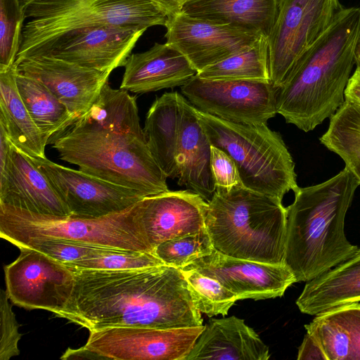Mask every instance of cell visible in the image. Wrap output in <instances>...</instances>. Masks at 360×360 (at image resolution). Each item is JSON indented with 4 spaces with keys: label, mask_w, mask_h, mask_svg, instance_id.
<instances>
[{
    "label": "cell",
    "mask_w": 360,
    "mask_h": 360,
    "mask_svg": "<svg viewBox=\"0 0 360 360\" xmlns=\"http://www.w3.org/2000/svg\"><path fill=\"white\" fill-rule=\"evenodd\" d=\"M354 63L356 65V70L360 72V36L357 40L354 49Z\"/></svg>",
    "instance_id": "cell-42"
},
{
    "label": "cell",
    "mask_w": 360,
    "mask_h": 360,
    "mask_svg": "<svg viewBox=\"0 0 360 360\" xmlns=\"http://www.w3.org/2000/svg\"><path fill=\"white\" fill-rule=\"evenodd\" d=\"M65 162L94 176L140 192L169 191L140 124L136 97L106 82L90 109L52 141Z\"/></svg>",
    "instance_id": "cell-2"
},
{
    "label": "cell",
    "mask_w": 360,
    "mask_h": 360,
    "mask_svg": "<svg viewBox=\"0 0 360 360\" xmlns=\"http://www.w3.org/2000/svg\"><path fill=\"white\" fill-rule=\"evenodd\" d=\"M124 67L120 89L136 94L181 86L197 74L186 57L166 42L131 53Z\"/></svg>",
    "instance_id": "cell-21"
},
{
    "label": "cell",
    "mask_w": 360,
    "mask_h": 360,
    "mask_svg": "<svg viewBox=\"0 0 360 360\" xmlns=\"http://www.w3.org/2000/svg\"><path fill=\"white\" fill-rule=\"evenodd\" d=\"M37 0H20L22 8L25 12V10L27 7L32 2L35 1Z\"/></svg>",
    "instance_id": "cell-43"
},
{
    "label": "cell",
    "mask_w": 360,
    "mask_h": 360,
    "mask_svg": "<svg viewBox=\"0 0 360 360\" xmlns=\"http://www.w3.org/2000/svg\"><path fill=\"white\" fill-rule=\"evenodd\" d=\"M205 229L214 248L228 256L285 264L287 210L282 200L244 186L215 189Z\"/></svg>",
    "instance_id": "cell-5"
},
{
    "label": "cell",
    "mask_w": 360,
    "mask_h": 360,
    "mask_svg": "<svg viewBox=\"0 0 360 360\" xmlns=\"http://www.w3.org/2000/svg\"><path fill=\"white\" fill-rule=\"evenodd\" d=\"M18 248L19 256L4 266L9 300L27 309L55 313L63 308L74 287L72 269L35 249Z\"/></svg>",
    "instance_id": "cell-12"
},
{
    "label": "cell",
    "mask_w": 360,
    "mask_h": 360,
    "mask_svg": "<svg viewBox=\"0 0 360 360\" xmlns=\"http://www.w3.org/2000/svg\"><path fill=\"white\" fill-rule=\"evenodd\" d=\"M6 290L0 292V360H8L20 354L18 342L22 335L19 333L20 326L9 303Z\"/></svg>",
    "instance_id": "cell-36"
},
{
    "label": "cell",
    "mask_w": 360,
    "mask_h": 360,
    "mask_svg": "<svg viewBox=\"0 0 360 360\" xmlns=\"http://www.w3.org/2000/svg\"><path fill=\"white\" fill-rule=\"evenodd\" d=\"M14 65L47 86L76 120L90 109L110 74L46 55L26 58Z\"/></svg>",
    "instance_id": "cell-17"
},
{
    "label": "cell",
    "mask_w": 360,
    "mask_h": 360,
    "mask_svg": "<svg viewBox=\"0 0 360 360\" xmlns=\"http://www.w3.org/2000/svg\"><path fill=\"white\" fill-rule=\"evenodd\" d=\"M163 11L167 17L180 13L183 6L189 0H150Z\"/></svg>",
    "instance_id": "cell-41"
},
{
    "label": "cell",
    "mask_w": 360,
    "mask_h": 360,
    "mask_svg": "<svg viewBox=\"0 0 360 360\" xmlns=\"http://www.w3.org/2000/svg\"><path fill=\"white\" fill-rule=\"evenodd\" d=\"M180 111L176 164L179 186L209 202L215 191L211 170L212 144L198 122L194 106L178 94Z\"/></svg>",
    "instance_id": "cell-20"
},
{
    "label": "cell",
    "mask_w": 360,
    "mask_h": 360,
    "mask_svg": "<svg viewBox=\"0 0 360 360\" xmlns=\"http://www.w3.org/2000/svg\"><path fill=\"white\" fill-rule=\"evenodd\" d=\"M211 170L215 189L229 190L243 186L238 169L231 158L223 150L212 145Z\"/></svg>",
    "instance_id": "cell-37"
},
{
    "label": "cell",
    "mask_w": 360,
    "mask_h": 360,
    "mask_svg": "<svg viewBox=\"0 0 360 360\" xmlns=\"http://www.w3.org/2000/svg\"><path fill=\"white\" fill-rule=\"evenodd\" d=\"M353 302H360L359 248L350 258L307 282L296 300L300 311L309 315Z\"/></svg>",
    "instance_id": "cell-23"
},
{
    "label": "cell",
    "mask_w": 360,
    "mask_h": 360,
    "mask_svg": "<svg viewBox=\"0 0 360 360\" xmlns=\"http://www.w3.org/2000/svg\"><path fill=\"white\" fill-rule=\"evenodd\" d=\"M342 8L339 0H281L268 36L270 81L276 89Z\"/></svg>",
    "instance_id": "cell-9"
},
{
    "label": "cell",
    "mask_w": 360,
    "mask_h": 360,
    "mask_svg": "<svg viewBox=\"0 0 360 360\" xmlns=\"http://www.w3.org/2000/svg\"><path fill=\"white\" fill-rule=\"evenodd\" d=\"M15 245L18 248L25 246L35 249L63 264L79 260L86 257L94 249L102 247L49 238L28 239L18 243Z\"/></svg>",
    "instance_id": "cell-35"
},
{
    "label": "cell",
    "mask_w": 360,
    "mask_h": 360,
    "mask_svg": "<svg viewBox=\"0 0 360 360\" xmlns=\"http://www.w3.org/2000/svg\"><path fill=\"white\" fill-rule=\"evenodd\" d=\"M30 158L48 179L72 216L98 217L121 212L146 197L137 191L60 165L46 157Z\"/></svg>",
    "instance_id": "cell-13"
},
{
    "label": "cell",
    "mask_w": 360,
    "mask_h": 360,
    "mask_svg": "<svg viewBox=\"0 0 360 360\" xmlns=\"http://www.w3.org/2000/svg\"><path fill=\"white\" fill-rule=\"evenodd\" d=\"M210 236L205 229L200 231L165 241L153 253L168 266L182 269L198 258L214 250Z\"/></svg>",
    "instance_id": "cell-32"
},
{
    "label": "cell",
    "mask_w": 360,
    "mask_h": 360,
    "mask_svg": "<svg viewBox=\"0 0 360 360\" xmlns=\"http://www.w3.org/2000/svg\"><path fill=\"white\" fill-rule=\"evenodd\" d=\"M25 19L20 0H0V72L11 68L16 60Z\"/></svg>",
    "instance_id": "cell-33"
},
{
    "label": "cell",
    "mask_w": 360,
    "mask_h": 360,
    "mask_svg": "<svg viewBox=\"0 0 360 360\" xmlns=\"http://www.w3.org/2000/svg\"><path fill=\"white\" fill-rule=\"evenodd\" d=\"M165 27L166 43L197 72L250 47L260 36L183 12L168 17Z\"/></svg>",
    "instance_id": "cell-14"
},
{
    "label": "cell",
    "mask_w": 360,
    "mask_h": 360,
    "mask_svg": "<svg viewBox=\"0 0 360 360\" xmlns=\"http://www.w3.org/2000/svg\"><path fill=\"white\" fill-rule=\"evenodd\" d=\"M196 75L209 79L270 81L268 37L260 35L250 47L204 68Z\"/></svg>",
    "instance_id": "cell-29"
},
{
    "label": "cell",
    "mask_w": 360,
    "mask_h": 360,
    "mask_svg": "<svg viewBox=\"0 0 360 360\" xmlns=\"http://www.w3.org/2000/svg\"><path fill=\"white\" fill-rule=\"evenodd\" d=\"M15 80L19 94L47 143L76 121L66 105L41 82L17 70Z\"/></svg>",
    "instance_id": "cell-27"
},
{
    "label": "cell",
    "mask_w": 360,
    "mask_h": 360,
    "mask_svg": "<svg viewBox=\"0 0 360 360\" xmlns=\"http://www.w3.org/2000/svg\"><path fill=\"white\" fill-rule=\"evenodd\" d=\"M359 36L360 7L343 8L277 89L276 112L287 123L311 131L343 104Z\"/></svg>",
    "instance_id": "cell-3"
},
{
    "label": "cell",
    "mask_w": 360,
    "mask_h": 360,
    "mask_svg": "<svg viewBox=\"0 0 360 360\" xmlns=\"http://www.w3.org/2000/svg\"><path fill=\"white\" fill-rule=\"evenodd\" d=\"M297 360H327L321 345L314 336L307 333L298 348Z\"/></svg>",
    "instance_id": "cell-39"
},
{
    "label": "cell",
    "mask_w": 360,
    "mask_h": 360,
    "mask_svg": "<svg viewBox=\"0 0 360 360\" xmlns=\"http://www.w3.org/2000/svg\"><path fill=\"white\" fill-rule=\"evenodd\" d=\"M70 269L74 274L71 296L53 314L89 331L202 326L201 313L179 269L166 264L119 270Z\"/></svg>",
    "instance_id": "cell-1"
},
{
    "label": "cell",
    "mask_w": 360,
    "mask_h": 360,
    "mask_svg": "<svg viewBox=\"0 0 360 360\" xmlns=\"http://www.w3.org/2000/svg\"><path fill=\"white\" fill-rule=\"evenodd\" d=\"M280 3L281 0H189L181 12L268 37Z\"/></svg>",
    "instance_id": "cell-24"
},
{
    "label": "cell",
    "mask_w": 360,
    "mask_h": 360,
    "mask_svg": "<svg viewBox=\"0 0 360 360\" xmlns=\"http://www.w3.org/2000/svg\"><path fill=\"white\" fill-rule=\"evenodd\" d=\"M177 92L157 98L149 108L143 128L149 150L167 178H178L176 151L180 111Z\"/></svg>",
    "instance_id": "cell-25"
},
{
    "label": "cell",
    "mask_w": 360,
    "mask_h": 360,
    "mask_svg": "<svg viewBox=\"0 0 360 360\" xmlns=\"http://www.w3.org/2000/svg\"><path fill=\"white\" fill-rule=\"evenodd\" d=\"M304 327L307 333L318 341L327 360H352V346L349 333L326 311L316 314Z\"/></svg>",
    "instance_id": "cell-34"
},
{
    "label": "cell",
    "mask_w": 360,
    "mask_h": 360,
    "mask_svg": "<svg viewBox=\"0 0 360 360\" xmlns=\"http://www.w3.org/2000/svg\"><path fill=\"white\" fill-rule=\"evenodd\" d=\"M138 202L125 211L98 217L43 215L0 205V236L14 245L49 238L153 253Z\"/></svg>",
    "instance_id": "cell-8"
},
{
    "label": "cell",
    "mask_w": 360,
    "mask_h": 360,
    "mask_svg": "<svg viewBox=\"0 0 360 360\" xmlns=\"http://www.w3.org/2000/svg\"><path fill=\"white\" fill-rule=\"evenodd\" d=\"M325 311L349 333L352 360H360V302L342 304Z\"/></svg>",
    "instance_id": "cell-38"
},
{
    "label": "cell",
    "mask_w": 360,
    "mask_h": 360,
    "mask_svg": "<svg viewBox=\"0 0 360 360\" xmlns=\"http://www.w3.org/2000/svg\"><path fill=\"white\" fill-rule=\"evenodd\" d=\"M269 347L243 319H212L186 360H267Z\"/></svg>",
    "instance_id": "cell-22"
},
{
    "label": "cell",
    "mask_w": 360,
    "mask_h": 360,
    "mask_svg": "<svg viewBox=\"0 0 360 360\" xmlns=\"http://www.w3.org/2000/svg\"><path fill=\"white\" fill-rule=\"evenodd\" d=\"M345 100L360 106V72L355 70L345 90Z\"/></svg>",
    "instance_id": "cell-40"
},
{
    "label": "cell",
    "mask_w": 360,
    "mask_h": 360,
    "mask_svg": "<svg viewBox=\"0 0 360 360\" xmlns=\"http://www.w3.org/2000/svg\"><path fill=\"white\" fill-rule=\"evenodd\" d=\"M181 271L188 283L194 305L200 313L208 316H225L238 300L236 295L218 281L194 269Z\"/></svg>",
    "instance_id": "cell-30"
},
{
    "label": "cell",
    "mask_w": 360,
    "mask_h": 360,
    "mask_svg": "<svg viewBox=\"0 0 360 360\" xmlns=\"http://www.w3.org/2000/svg\"><path fill=\"white\" fill-rule=\"evenodd\" d=\"M181 91L198 110L235 123L266 124L277 113V89L271 81L209 79L195 75Z\"/></svg>",
    "instance_id": "cell-10"
},
{
    "label": "cell",
    "mask_w": 360,
    "mask_h": 360,
    "mask_svg": "<svg viewBox=\"0 0 360 360\" xmlns=\"http://www.w3.org/2000/svg\"><path fill=\"white\" fill-rule=\"evenodd\" d=\"M182 269H194L218 281L237 300H265L281 297L296 278L285 264L239 259L214 249Z\"/></svg>",
    "instance_id": "cell-15"
},
{
    "label": "cell",
    "mask_w": 360,
    "mask_h": 360,
    "mask_svg": "<svg viewBox=\"0 0 360 360\" xmlns=\"http://www.w3.org/2000/svg\"><path fill=\"white\" fill-rule=\"evenodd\" d=\"M141 220L154 252L160 243L205 228L208 202L190 190L168 191L139 201Z\"/></svg>",
    "instance_id": "cell-18"
},
{
    "label": "cell",
    "mask_w": 360,
    "mask_h": 360,
    "mask_svg": "<svg viewBox=\"0 0 360 360\" xmlns=\"http://www.w3.org/2000/svg\"><path fill=\"white\" fill-rule=\"evenodd\" d=\"M146 30L122 26L87 27L59 38L39 56H51L111 73L115 68L124 65Z\"/></svg>",
    "instance_id": "cell-16"
},
{
    "label": "cell",
    "mask_w": 360,
    "mask_h": 360,
    "mask_svg": "<svg viewBox=\"0 0 360 360\" xmlns=\"http://www.w3.org/2000/svg\"><path fill=\"white\" fill-rule=\"evenodd\" d=\"M204 328L109 327L90 330L83 347L101 359L186 360Z\"/></svg>",
    "instance_id": "cell-11"
},
{
    "label": "cell",
    "mask_w": 360,
    "mask_h": 360,
    "mask_svg": "<svg viewBox=\"0 0 360 360\" xmlns=\"http://www.w3.org/2000/svg\"><path fill=\"white\" fill-rule=\"evenodd\" d=\"M360 185L346 167L322 183L299 188L287 210L285 264L297 282H308L359 249L347 239L345 220Z\"/></svg>",
    "instance_id": "cell-4"
},
{
    "label": "cell",
    "mask_w": 360,
    "mask_h": 360,
    "mask_svg": "<svg viewBox=\"0 0 360 360\" xmlns=\"http://www.w3.org/2000/svg\"><path fill=\"white\" fill-rule=\"evenodd\" d=\"M321 143L339 155L360 182V106L345 101L330 117Z\"/></svg>",
    "instance_id": "cell-28"
},
{
    "label": "cell",
    "mask_w": 360,
    "mask_h": 360,
    "mask_svg": "<svg viewBox=\"0 0 360 360\" xmlns=\"http://www.w3.org/2000/svg\"><path fill=\"white\" fill-rule=\"evenodd\" d=\"M0 205L43 215H71L42 172L11 142L8 160L0 168Z\"/></svg>",
    "instance_id": "cell-19"
},
{
    "label": "cell",
    "mask_w": 360,
    "mask_h": 360,
    "mask_svg": "<svg viewBox=\"0 0 360 360\" xmlns=\"http://www.w3.org/2000/svg\"><path fill=\"white\" fill-rule=\"evenodd\" d=\"M16 60L41 55L72 32L96 26L148 29L165 26L168 17L150 0H37L25 10Z\"/></svg>",
    "instance_id": "cell-6"
},
{
    "label": "cell",
    "mask_w": 360,
    "mask_h": 360,
    "mask_svg": "<svg viewBox=\"0 0 360 360\" xmlns=\"http://www.w3.org/2000/svg\"><path fill=\"white\" fill-rule=\"evenodd\" d=\"M72 269L119 270L165 264L154 253L98 247L86 257L64 264Z\"/></svg>",
    "instance_id": "cell-31"
},
{
    "label": "cell",
    "mask_w": 360,
    "mask_h": 360,
    "mask_svg": "<svg viewBox=\"0 0 360 360\" xmlns=\"http://www.w3.org/2000/svg\"><path fill=\"white\" fill-rule=\"evenodd\" d=\"M13 65L0 72V126L11 142L30 157L44 158L48 144L22 101L16 85Z\"/></svg>",
    "instance_id": "cell-26"
},
{
    "label": "cell",
    "mask_w": 360,
    "mask_h": 360,
    "mask_svg": "<svg viewBox=\"0 0 360 360\" xmlns=\"http://www.w3.org/2000/svg\"><path fill=\"white\" fill-rule=\"evenodd\" d=\"M194 111L211 144L233 160L245 188L281 200L299 188L293 159L279 133L266 124H238Z\"/></svg>",
    "instance_id": "cell-7"
}]
</instances>
